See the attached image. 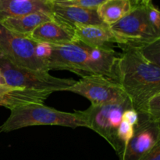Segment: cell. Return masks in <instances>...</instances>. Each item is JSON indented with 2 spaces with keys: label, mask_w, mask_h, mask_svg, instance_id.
<instances>
[{
  "label": "cell",
  "mask_w": 160,
  "mask_h": 160,
  "mask_svg": "<svg viewBox=\"0 0 160 160\" xmlns=\"http://www.w3.org/2000/svg\"><path fill=\"white\" fill-rule=\"evenodd\" d=\"M52 45V54L46 61L48 70H67L83 77L101 75L117 82L118 53L114 50L89 46L75 40L61 45Z\"/></svg>",
  "instance_id": "6da1fadb"
},
{
  "label": "cell",
  "mask_w": 160,
  "mask_h": 160,
  "mask_svg": "<svg viewBox=\"0 0 160 160\" xmlns=\"http://www.w3.org/2000/svg\"><path fill=\"white\" fill-rule=\"evenodd\" d=\"M117 64V82L132 108L144 114L148 100L160 93V66L149 62L135 48L123 47Z\"/></svg>",
  "instance_id": "7a4b0ae2"
},
{
  "label": "cell",
  "mask_w": 160,
  "mask_h": 160,
  "mask_svg": "<svg viewBox=\"0 0 160 160\" xmlns=\"http://www.w3.org/2000/svg\"><path fill=\"white\" fill-rule=\"evenodd\" d=\"M10 115L0 126V133L10 132L32 125H61L77 128L86 127L78 111L66 112L43 104H29L10 110Z\"/></svg>",
  "instance_id": "3957f363"
},
{
  "label": "cell",
  "mask_w": 160,
  "mask_h": 160,
  "mask_svg": "<svg viewBox=\"0 0 160 160\" xmlns=\"http://www.w3.org/2000/svg\"><path fill=\"white\" fill-rule=\"evenodd\" d=\"M117 44L123 47H138L160 39V31L150 22L145 6H134L131 12L109 26Z\"/></svg>",
  "instance_id": "277c9868"
},
{
  "label": "cell",
  "mask_w": 160,
  "mask_h": 160,
  "mask_svg": "<svg viewBox=\"0 0 160 160\" xmlns=\"http://www.w3.org/2000/svg\"><path fill=\"white\" fill-rule=\"evenodd\" d=\"M0 72L8 86L40 91H66L75 83L72 78L52 76L47 71L31 70L19 67L0 55Z\"/></svg>",
  "instance_id": "5b68a950"
},
{
  "label": "cell",
  "mask_w": 160,
  "mask_h": 160,
  "mask_svg": "<svg viewBox=\"0 0 160 160\" xmlns=\"http://www.w3.org/2000/svg\"><path fill=\"white\" fill-rule=\"evenodd\" d=\"M132 108L129 99L122 104L91 105L84 111H78L86 123V127L96 132L120 155L122 147L117 138V130L125 110Z\"/></svg>",
  "instance_id": "8992f818"
},
{
  "label": "cell",
  "mask_w": 160,
  "mask_h": 160,
  "mask_svg": "<svg viewBox=\"0 0 160 160\" xmlns=\"http://www.w3.org/2000/svg\"><path fill=\"white\" fill-rule=\"evenodd\" d=\"M36 44L30 36L10 31L0 24V55L19 67L49 72L46 64L36 56Z\"/></svg>",
  "instance_id": "52a82bcc"
},
{
  "label": "cell",
  "mask_w": 160,
  "mask_h": 160,
  "mask_svg": "<svg viewBox=\"0 0 160 160\" xmlns=\"http://www.w3.org/2000/svg\"><path fill=\"white\" fill-rule=\"evenodd\" d=\"M66 91L83 96L92 105L122 104L128 99L121 86L112 79L101 75H85L75 82Z\"/></svg>",
  "instance_id": "ba28073f"
},
{
  "label": "cell",
  "mask_w": 160,
  "mask_h": 160,
  "mask_svg": "<svg viewBox=\"0 0 160 160\" xmlns=\"http://www.w3.org/2000/svg\"><path fill=\"white\" fill-rule=\"evenodd\" d=\"M134 135L121 155L120 160H140L160 142V122H154L145 114H138Z\"/></svg>",
  "instance_id": "9c48e42d"
},
{
  "label": "cell",
  "mask_w": 160,
  "mask_h": 160,
  "mask_svg": "<svg viewBox=\"0 0 160 160\" xmlns=\"http://www.w3.org/2000/svg\"><path fill=\"white\" fill-rule=\"evenodd\" d=\"M51 13L55 20L73 29L76 25L109 27L100 18L97 9L51 5Z\"/></svg>",
  "instance_id": "30bf717a"
},
{
  "label": "cell",
  "mask_w": 160,
  "mask_h": 160,
  "mask_svg": "<svg viewBox=\"0 0 160 160\" xmlns=\"http://www.w3.org/2000/svg\"><path fill=\"white\" fill-rule=\"evenodd\" d=\"M51 93L49 91L0 86V106L11 110L29 104H43Z\"/></svg>",
  "instance_id": "8fae6325"
},
{
  "label": "cell",
  "mask_w": 160,
  "mask_h": 160,
  "mask_svg": "<svg viewBox=\"0 0 160 160\" xmlns=\"http://www.w3.org/2000/svg\"><path fill=\"white\" fill-rule=\"evenodd\" d=\"M30 37L38 42H46L52 45H64L76 40L73 28L54 19L38 25Z\"/></svg>",
  "instance_id": "7c38bea8"
},
{
  "label": "cell",
  "mask_w": 160,
  "mask_h": 160,
  "mask_svg": "<svg viewBox=\"0 0 160 160\" xmlns=\"http://www.w3.org/2000/svg\"><path fill=\"white\" fill-rule=\"evenodd\" d=\"M73 31L77 40L95 48L113 50V44L117 43L109 27L76 25L73 28Z\"/></svg>",
  "instance_id": "4fadbf2b"
},
{
  "label": "cell",
  "mask_w": 160,
  "mask_h": 160,
  "mask_svg": "<svg viewBox=\"0 0 160 160\" xmlns=\"http://www.w3.org/2000/svg\"><path fill=\"white\" fill-rule=\"evenodd\" d=\"M39 11L51 13L47 0H0V23L9 17Z\"/></svg>",
  "instance_id": "5bb4252c"
},
{
  "label": "cell",
  "mask_w": 160,
  "mask_h": 160,
  "mask_svg": "<svg viewBox=\"0 0 160 160\" xmlns=\"http://www.w3.org/2000/svg\"><path fill=\"white\" fill-rule=\"evenodd\" d=\"M52 20H53V17L51 13L39 11L18 17H9L2 20L0 24L10 31L30 36L38 25Z\"/></svg>",
  "instance_id": "9a60e30c"
},
{
  "label": "cell",
  "mask_w": 160,
  "mask_h": 160,
  "mask_svg": "<svg viewBox=\"0 0 160 160\" xmlns=\"http://www.w3.org/2000/svg\"><path fill=\"white\" fill-rule=\"evenodd\" d=\"M133 7L131 0H105L97 8V13L102 20L110 26L131 12Z\"/></svg>",
  "instance_id": "2e32d148"
},
{
  "label": "cell",
  "mask_w": 160,
  "mask_h": 160,
  "mask_svg": "<svg viewBox=\"0 0 160 160\" xmlns=\"http://www.w3.org/2000/svg\"><path fill=\"white\" fill-rule=\"evenodd\" d=\"M133 48H135L147 61L156 65L160 66V39H156V41L148 44H145L138 47H133Z\"/></svg>",
  "instance_id": "e0dca14e"
},
{
  "label": "cell",
  "mask_w": 160,
  "mask_h": 160,
  "mask_svg": "<svg viewBox=\"0 0 160 160\" xmlns=\"http://www.w3.org/2000/svg\"><path fill=\"white\" fill-rule=\"evenodd\" d=\"M50 5L97 9L105 0H47Z\"/></svg>",
  "instance_id": "ac0fdd59"
},
{
  "label": "cell",
  "mask_w": 160,
  "mask_h": 160,
  "mask_svg": "<svg viewBox=\"0 0 160 160\" xmlns=\"http://www.w3.org/2000/svg\"><path fill=\"white\" fill-rule=\"evenodd\" d=\"M134 126L131 125L128 122L122 119L121 122H120V125L118 127V130H117V138H118L119 142H120V145L122 147V152L120 155L123 152L125 147L128 145V142L134 135Z\"/></svg>",
  "instance_id": "d6986e66"
},
{
  "label": "cell",
  "mask_w": 160,
  "mask_h": 160,
  "mask_svg": "<svg viewBox=\"0 0 160 160\" xmlns=\"http://www.w3.org/2000/svg\"><path fill=\"white\" fill-rule=\"evenodd\" d=\"M144 114L150 120L160 122V93L155 94L148 100Z\"/></svg>",
  "instance_id": "ffe728a7"
},
{
  "label": "cell",
  "mask_w": 160,
  "mask_h": 160,
  "mask_svg": "<svg viewBox=\"0 0 160 160\" xmlns=\"http://www.w3.org/2000/svg\"><path fill=\"white\" fill-rule=\"evenodd\" d=\"M52 51V45L50 44L46 43V42H37L35 46V55L38 59L44 61L45 64L51 56Z\"/></svg>",
  "instance_id": "44dd1931"
},
{
  "label": "cell",
  "mask_w": 160,
  "mask_h": 160,
  "mask_svg": "<svg viewBox=\"0 0 160 160\" xmlns=\"http://www.w3.org/2000/svg\"><path fill=\"white\" fill-rule=\"evenodd\" d=\"M145 6V9H146L147 15H148V19H149L150 22L152 23V24L160 31V13L159 10L152 4V3H150V4L147 5Z\"/></svg>",
  "instance_id": "7402d4cb"
},
{
  "label": "cell",
  "mask_w": 160,
  "mask_h": 160,
  "mask_svg": "<svg viewBox=\"0 0 160 160\" xmlns=\"http://www.w3.org/2000/svg\"><path fill=\"white\" fill-rule=\"evenodd\" d=\"M122 119L127 121L131 125L134 126L138 123V113L134 108H128V109L125 110L124 112L123 113Z\"/></svg>",
  "instance_id": "603a6c76"
},
{
  "label": "cell",
  "mask_w": 160,
  "mask_h": 160,
  "mask_svg": "<svg viewBox=\"0 0 160 160\" xmlns=\"http://www.w3.org/2000/svg\"><path fill=\"white\" fill-rule=\"evenodd\" d=\"M140 160H160V142L157 143Z\"/></svg>",
  "instance_id": "cb8c5ba5"
},
{
  "label": "cell",
  "mask_w": 160,
  "mask_h": 160,
  "mask_svg": "<svg viewBox=\"0 0 160 160\" xmlns=\"http://www.w3.org/2000/svg\"><path fill=\"white\" fill-rule=\"evenodd\" d=\"M152 0H134V6L138 5H142V6H147V5L152 3Z\"/></svg>",
  "instance_id": "d4e9b609"
},
{
  "label": "cell",
  "mask_w": 160,
  "mask_h": 160,
  "mask_svg": "<svg viewBox=\"0 0 160 160\" xmlns=\"http://www.w3.org/2000/svg\"><path fill=\"white\" fill-rule=\"evenodd\" d=\"M0 86H7L6 79H5L4 76H3L1 72H0Z\"/></svg>",
  "instance_id": "484cf974"
},
{
  "label": "cell",
  "mask_w": 160,
  "mask_h": 160,
  "mask_svg": "<svg viewBox=\"0 0 160 160\" xmlns=\"http://www.w3.org/2000/svg\"><path fill=\"white\" fill-rule=\"evenodd\" d=\"M131 2H132V3H133V6H134V0H131Z\"/></svg>",
  "instance_id": "4316f807"
}]
</instances>
